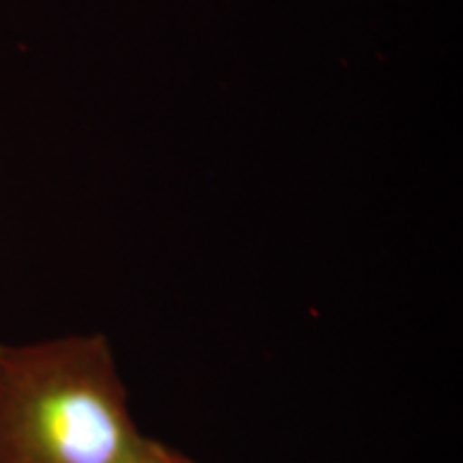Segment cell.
<instances>
[{"instance_id": "1", "label": "cell", "mask_w": 463, "mask_h": 463, "mask_svg": "<svg viewBox=\"0 0 463 463\" xmlns=\"http://www.w3.org/2000/svg\"><path fill=\"white\" fill-rule=\"evenodd\" d=\"M144 439L103 335L0 341V463H140Z\"/></svg>"}, {"instance_id": "2", "label": "cell", "mask_w": 463, "mask_h": 463, "mask_svg": "<svg viewBox=\"0 0 463 463\" xmlns=\"http://www.w3.org/2000/svg\"><path fill=\"white\" fill-rule=\"evenodd\" d=\"M140 463H194V461L178 453V450L146 438L144 439Z\"/></svg>"}]
</instances>
